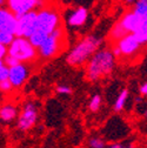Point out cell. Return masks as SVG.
I'll return each instance as SVG.
<instances>
[{
    "instance_id": "6da1fadb",
    "label": "cell",
    "mask_w": 147,
    "mask_h": 148,
    "mask_svg": "<svg viewBox=\"0 0 147 148\" xmlns=\"http://www.w3.org/2000/svg\"><path fill=\"white\" fill-rule=\"evenodd\" d=\"M117 58L112 49L99 48L87 61V79L92 82L109 75L115 68Z\"/></svg>"
},
{
    "instance_id": "7a4b0ae2",
    "label": "cell",
    "mask_w": 147,
    "mask_h": 148,
    "mask_svg": "<svg viewBox=\"0 0 147 148\" xmlns=\"http://www.w3.org/2000/svg\"><path fill=\"white\" fill-rule=\"evenodd\" d=\"M102 39L98 35L91 34L82 38L68 53L66 61L72 67H80L86 64L101 46Z\"/></svg>"
},
{
    "instance_id": "3957f363",
    "label": "cell",
    "mask_w": 147,
    "mask_h": 148,
    "mask_svg": "<svg viewBox=\"0 0 147 148\" xmlns=\"http://www.w3.org/2000/svg\"><path fill=\"white\" fill-rule=\"evenodd\" d=\"M59 26H61V15L57 7L45 5L36 11L34 32H40L48 35Z\"/></svg>"
},
{
    "instance_id": "277c9868",
    "label": "cell",
    "mask_w": 147,
    "mask_h": 148,
    "mask_svg": "<svg viewBox=\"0 0 147 148\" xmlns=\"http://www.w3.org/2000/svg\"><path fill=\"white\" fill-rule=\"evenodd\" d=\"M7 54L12 55L19 62H33L38 58V51L25 36H14L7 46Z\"/></svg>"
},
{
    "instance_id": "5b68a950",
    "label": "cell",
    "mask_w": 147,
    "mask_h": 148,
    "mask_svg": "<svg viewBox=\"0 0 147 148\" xmlns=\"http://www.w3.org/2000/svg\"><path fill=\"white\" fill-rule=\"evenodd\" d=\"M65 44V33L63 26L57 27L54 31H52L44 40V42L36 48L38 55L43 59H49L53 58L63 49Z\"/></svg>"
},
{
    "instance_id": "8992f818",
    "label": "cell",
    "mask_w": 147,
    "mask_h": 148,
    "mask_svg": "<svg viewBox=\"0 0 147 148\" xmlns=\"http://www.w3.org/2000/svg\"><path fill=\"white\" fill-rule=\"evenodd\" d=\"M7 10L11 11L16 18L30 11L39 10L45 6V0H6Z\"/></svg>"
},
{
    "instance_id": "52a82bcc",
    "label": "cell",
    "mask_w": 147,
    "mask_h": 148,
    "mask_svg": "<svg viewBox=\"0 0 147 148\" xmlns=\"http://www.w3.org/2000/svg\"><path fill=\"white\" fill-rule=\"evenodd\" d=\"M115 46L120 51V58H134L137 54H139L141 49V45L132 33H127L125 36H122L121 39H119L115 42Z\"/></svg>"
},
{
    "instance_id": "ba28073f",
    "label": "cell",
    "mask_w": 147,
    "mask_h": 148,
    "mask_svg": "<svg viewBox=\"0 0 147 148\" xmlns=\"http://www.w3.org/2000/svg\"><path fill=\"white\" fill-rule=\"evenodd\" d=\"M36 119H38V108L34 102L27 101L21 109L19 118H18L16 126L20 131L26 132L35 125Z\"/></svg>"
},
{
    "instance_id": "9c48e42d",
    "label": "cell",
    "mask_w": 147,
    "mask_h": 148,
    "mask_svg": "<svg viewBox=\"0 0 147 148\" xmlns=\"http://www.w3.org/2000/svg\"><path fill=\"white\" fill-rule=\"evenodd\" d=\"M35 16H36V10L30 11L20 16H18L16 18L15 36H25V38H28L34 32Z\"/></svg>"
},
{
    "instance_id": "30bf717a",
    "label": "cell",
    "mask_w": 147,
    "mask_h": 148,
    "mask_svg": "<svg viewBox=\"0 0 147 148\" xmlns=\"http://www.w3.org/2000/svg\"><path fill=\"white\" fill-rule=\"evenodd\" d=\"M30 67L25 62H19L15 66L8 67V80L13 88L21 87L30 77Z\"/></svg>"
},
{
    "instance_id": "8fae6325",
    "label": "cell",
    "mask_w": 147,
    "mask_h": 148,
    "mask_svg": "<svg viewBox=\"0 0 147 148\" xmlns=\"http://www.w3.org/2000/svg\"><path fill=\"white\" fill-rule=\"evenodd\" d=\"M145 21H147V18H141L138 14H135L133 11H130V12H127V13H125L122 15L119 24L126 29L127 33H133Z\"/></svg>"
},
{
    "instance_id": "7c38bea8",
    "label": "cell",
    "mask_w": 147,
    "mask_h": 148,
    "mask_svg": "<svg viewBox=\"0 0 147 148\" xmlns=\"http://www.w3.org/2000/svg\"><path fill=\"white\" fill-rule=\"evenodd\" d=\"M16 16L7 8L0 7V31H6L15 35Z\"/></svg>"
},
{
    "instance_id": "4fadbf2b",
    "label": "cell",
    "mask_w": 147,
    "mask_h": 148,
    "mask_svg": "<svg viewBox=\"0 0 147 148\" xmlns=\"http://www.w3.org/2000/svg\"><path fill=\"white\" fill-rule=\"evenodd\" d=\"M88 18V12L85 7H79L74 10L72 13L68 14L67 16V24L72 27H80L85 25Z\"/></svg>"
},
{
    "instance_id": "5bb4252c",
    "label": "cell",
    "mask_w": 147,
    "mask_h": 148,
    "mask_svg": "<svg viewBox=\"0 0 147 148\" xmlns=\"http://www.w3.org/2000/svg\"><path fill=\"white\" fill-rule=\"evenodd\" d=\"M18 116V108L13 103H5L0 107V121L4 123H10Z\"/></svg>"
},
{
    "instance_id": "9a60e30c",
    "label": "cell",
    "mask_w": 147,
    "mask_h": 148,
    "mask_svg": "<svg viewBox=\"0 0 147 148\" xmlns=\"http://www.w3.org/2000/svg\"><path fill=\"white\" fill-rule=\"evenodd\" d=\"M127 34V32H126V29L118 23V24H115L113 27H112V29H111V33H109V38H111L114 42H117L119 39H121L122 36H125Z\"/></svg>"
},
{
    "instance_id": "2e32d148",
    "label": "cell",
    "mask_w": 147,
    "mask_h": 148,
    "mask_svg": "<svg viewBox=\"0 0 147 148\" xmlns=\"http://www.w3.org/2000/svg\"><path fill=\"white\" fill-rule=\"evenodd\" d=\"M127 98H128V90L127 89H122L120 92V94L118 95L115 102H114V110L115 112H121V110L125 108Z\"/></svg>"
},
{
    "instance_id": "e0dca14e",
    "label": "cell",
    "mask_w": 147,
    "mask_h": 148,
    "mask_svg": "<svg viewBox=\"0 0 147 148\" xmlns=\"http://www.w3.org/2000/svg\"><path fill=\"white\" fill-rule=\"evenodd\" d=\"M134 36H135V39L141 44V45H145L146 41H147V21L142 23V25L135 31L132 33Z\"/></svg>"
},
{
    "instance_id": "ac0fdd59",
    "label": "cell",
    "mask_w": 147,
    "mask_h": 148,
    "mask_svg": "<svg viewBox=\"0 0 147 148\" xmlns=\"http://www.w3.org/2000/svg\"><path fill=\"white\" fill-rule=\"evenodd\" d=\"M133 12L141 18H147V0H135Z\"/></svg>"
},
{
    "instance_id": "d6986e66",
    "label": "cell",
    "mask_w": 147,
    "mask_h": 148,
    "mask_svg": "<svg viewBox=\"0 0 147 148\" xmlns=\"http://www.w3.org/2000/svg\"><path fill=\"white\" fill-rule=\"evenodd\" d=\"M101 106V97L100 95H93L89 101V109L91 112H98Z\"/></svg>"
},
{
    "instance_id": "ffe728a7",
    "label": "cell",
    "mask_w": 147,
    "mask_h": 148,
    "mask_svg": "<svg viewBox=\"0 0 147 148\" xmlns=\"http://www.w3.org/2000/svg\"><path fill=\"white\" fill-rule=\"evenodd\" d=\"M14 36L15 35L13 33H10V32H6V31H0V44L8 46L11 44V41L13 40Z\"/></svg>"
},
{
    "instance_id": "44dd1931",
    "label": "cell",
    "mask_w": 147,
    "mask_h": 148,
    "mask_svg": "<svg viewBox=\"0 0 147 148\" xmlns=\"http://www.w3.org/2000/svg\"><path fill=\"white\" fill-rule=\"evenodd\" d=\"M89 146L91 148H105L106 142L100 138H92L89 140Z\"/></svg>"
},
{
    "instance_id": "7402d4cb",
    "label": "cell",
    "mask_w": 147,
    "mask_h": 148,
    "mask_svg": "<svg viewBox=\"0 0 147 148\" xmlns=\"http://www.w3.org/2000/svg\"><path fill=\"white\" fill-rule=\"evenodd\" d=\"M12 89H13V86L8 79L0 81V92H3V93H8V92H11Z\"/></svg>"
},
{
    "instance_id": "603a6c76",
    "label": "cell",
    "mask_w": 147,
    "mask_h": 148,
    "mask_svg": "<svg viewBox=\"0 0 147 148\" xmlns=\"http://www.w3.org/2000/svg\"><path fill=\"white\" fill-rule=\"evenodd\" d=\"M8 79V67L5 65L4 60H0V81Z\"/></svg>"
},
{
    "instance_id": "cb8c5ba5",
    "label": "cell",
    "mask_w": 147,
    "mask_h": 148,
    "mask_svg": "<svg viewBox=\"0 0 147 148\" xmlns=\"http://www.w3.org/2000/svg\"><path fill=\"white\" fill-rule=\"evenodd\" d=\"M3 60H4V62H5V65L7 67H12V66H15L16 64H19V61H18L15 58H13L12 55H10V54H7Z\"/></svg>"
},
{
    "instance_id": "d4e9b609",
    "label": "cell",
    "mask_w": 147,
    "mask_h": 148,
    "mask_svg": "<svg viewBox=\"0 0 147 148\" xmlns=\"http://www.w3.org/2000/svg\"><path fill=\"white\" fill-rule=\"evenodd\" d=\"M57 93L59 94H72V88L66 85H60L57 87Z\"/></svg>"
},
{
    "instance_id": "484cf974",
    "label": "cell",
    "mask_w": 147,
    "mask_h": 148,
    "mask_svg": "<svg viewBox=\"0 0 147 148\" xmlns=\"http://www.w3.org/2000/svg\"><path fill=\"white\" fill-rule=\"evenodd\" d=\"M107 148H134L133 143H113Z\"/></svg>"
},
{
    "instance_id": "4316f807",
    "label": "cell",
    "mask_w": 147,
    "mask_h": 148,
    "mask_svg": "<svg viewBox=\"0 0 147 148\" xmlns=\"http://www.w3.org/2000/svg\"><path fill=\"white\" fill-rule=\"evenodd\" d=\"M7 55V46L0 44V60H3Z\"/></svg>"
},
{
    "instance_id": "83f0119b",
    "label": "cell",
    "mask_w": 147,
    "mask_h": 148,
    "mask_svg": "<svg viewBox=\"0 0 147 148\" xmlns=\"http://www.w3.org/2000/svg\"><path fill=\"white\" fill-rule=\"evenodd\" d=\"M139 93H140L141 95H146V94H147V84H146V82L142 84V85L139 87Z\"/></svg>"
},
{
    "instance_id": "f1b7e54d",
    "label": "cell",
    "mask_w": 147,
    "mask_h": 148,
    "mask_svg": "<svg viewBox=\"0 0 147 148\" xmlns=\"http://www.w3.org/2000/svg\"><path fill=\"white\" fill-rule=\"evenodd\" d=\"M125 3H126V4H128V5H132V4H134V3H135V0H125Z\"/></svg>"
},
{
    "instance_id": "f546056e",
    "label": "cell",
    "mask_w": 147,
    "mask_h": 148,
    "mask_svg": "<svg viewBox=\"0 0 147 148\" xmlns=\"http://www.w3.org/2000/svg\"><path fill=\"white\" fill-rule=\"evenodd\" d=\"M5 1H6V0H0V7H3L5 5Z\"/></svg>"
}]
</instances>
